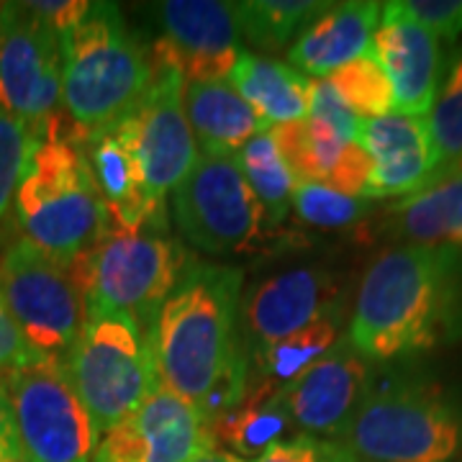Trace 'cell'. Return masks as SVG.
Returning <instances> with one entry per match:
<instances>
[{
  "instance_id": "obj_1",
  "label": "cell",
  "mask_w": 462,
  "mask_h": 462,
  "mask_svg": "<svg viewBox=\"0 0 462 462\" xmlns=\"http://www.w3.org/2000/svg\"><path fill=\"white\" fill-rule=\"evenodd\" d=\"M239 288L236 267L188 260L152 327L162 385L190 401L208 424L247 388L249 360L236 337Z\"/></svg>"
},
{
  "instance_id": "obj_2",
  "label": "cell",
  "mask_w": 462,
  "mask_h": 462,
  "mask_svg": "<svg viewBox=\"0 0 462 462\" xmlns=\"http://www.w3.org/2000/svg\"><path fill=\"white\" fill-rule=\"evenodd\" d=\"M462 339V252L406 245L365 270L346 342L370 363H393Z\"/></svg>"
},
{
  "instance_id": "obj_3",
  "label": "cell",
  "mask_w": 462,
  "mask_h": 462,
  "mask_svg": "<svg viewBox=\"0 0 462 462\" xmlns=\"http://www.w3.org/2000/svg\"><path fill=\"white\" fill-rule=\"evenodd\" d=\"M33 152L16 193L23 239L54 263L69 264L106 236V214L85 154V134L62 116L39 126Z\"/></svg>"
},
{
  "instance_id": "obj_4",
  "label": "cell",
  "mask_w": 462,
  "mask_h": 462,
  "mask_svg": "<svg viewBox=\"0 0 462 462\" xmlns=\"http://www.w3.org/2000/svg\"><path fill=\"white\" fill-rule=\"evenodd\" d=\"M62 106L85 134L108 132L129 114L149 83V54L114 3H93L85 21L60 39Z\"/></svg>"
},
{
  "instance_id": "obj_5",
  "label": "cell",
  "mask_w": 462,
  "mask_h": 462,
  "mask_svg": "<svg viewBox=\"0 0 462 462\" xmlns=\"http://www.w3.org/2000/svg\"><path fill=\"white\" fill-rule=\"evenodd\" d=\"M339 439L360 462H449L462 424L437 383L396 375L373 380Z\"/></svg>"
},
{
  "instance_id": "obj_6",
  "label": "cell",
  "mask_w": 462,
  "mask_h": 462,
  "mask_svg": "<svg viewBox=\"0 0 462 462\" xmlns=\"http://www.w3.org/2000/svg\"><path fill=\"white\" fill-rule=\"evenodd\" d=\"M188 264L178 239L154 231L106 234L67 264L88 316L121 314L152 337L154 319Z\"/></svg>"
},
{
  "instance_id": "obj_7",
  "label": "cell",
  "mask_w": 462,
  "mask_h": 462,
  "mask_svg": "<svg viewBox=\"0 0 462 462\" xmlns=\"http://www.w3.org/2000/svg\"><path fill=\"white\" fill-rule=\"evenodd\" d=\"M65 365L85 409L106 434L162 385L149 331L121 314L88 316Z\"/></svg>"
},
{
  "instance_id": "obj_8",
  "label": "cell",
  "mask_w": 462,
  "mask_h": 462,
  "mask_svg": "<svg viewBox=\"0 0 462 462\" xmlns=\"http://www.w3.org/2000/svg\"><path fill=\"white\" fill-rule=\"evenodd\" d=\"M172 216L182 236L208 254L254 252L267 236L263 203L234 152H200L172 190Z\"/></svg>"
},
{
  "instance_id": "obj_9",
  "label": "cell",
  "mask_w": 462,
  "mask_h": 462,
  "mask_svg": "<svg viewBox=\"0 0 462 462\" xmlns=\"http://www.w3.org/2000/svg\"><path fill=\"white\" fill-rule=\"evenodd\" d=\"M18 452L23 462H93L100 431L78 396L67 365L33 357L8 378Z\"/></svg>"
},
{
  "instance_id": "obj_10",
  "label": "cell",
  "mask_w": 462,
  "mask_h": 462,
  "mask_svg": "<svg viewBox=\"0 0 462 462\" xmlns=\"http://www.w3.org/2000/svg\"><path fill=\"white\" fill-rule=\"evenodd\" d=\"M111 132L132 152L160 203L196 165L200 152L185 114V78L157 47L149 51L147 90Z\"/></svg>"
},
{
  "instance_id": "obj_11",
  "label": "cell",
  "mask_w": 462,
  "mask_h": 462,
  "mask_svg": "<svg viewBox=\"0 0 462 462\" xmlns=\"http://www.w3.org/2000/svg\"><path fill=\"white\" fill-rule=\"evenodd\" d=\"M0 296L33 352L65 363L83 329V296L65 264L16 239L0 260Z\"/></svg>"
},
{
  "instance_id": "obj_12",
  "label": "cell",
  "mask_w": 462,
  "mask_h": 462,
  "mask_svg": "<svg viewBox=\"0 0 462 462\" xmlns=\"http://www.w3.org/2000/svg\"><path fill=\"white\" fill-rule=\"evenodd\" d=\"M62 106V44L26 3L0 5V111L33 126Z\"/></svg>"
},
{
  "instance_id": "obj_13",
  "label": "cell",
  "mask_w": 462,
  "mask_h": 462,
  "mask_svg": "<svg viewBox=\"0 0 462 462\" xmlns=\"http://www.w3.org/2000/svg\"><path fill=\"white\" fill-rule=\"evenodd\" d=\"M157 18L162 36L154 47L190 83H226L242 51L236 3L218 0H167Z\"/></svg>"
},
{
  "instance_id": "obj_14",
  "label": "cell",
  "mask_w": 462,
  "mask_h": 462,
  "mask_svg": "<svg viewBox=\"0 0 462 462\" xmlns=\"http://www.w3.org/2000/svg\"><path fill=\"white\" fill-rule=\"evenodd\" d=\"M206 416L160 385L126 421L98 442L93 462H190L216 449Z\"/></svg>"
},
{
  "instance_id": "obj_15",
  "label": "cell",
  "mask_w": 462,
  "mask_h": 462,
  "mask_svg": "<svg viewBox=\"0 0 462 462\" xmlns=\"http://www.w3.org/2000/svg\"><path fill=\"white\" fill-rule=\"evenodd\" d=\"M373 380V363L346 339H339L319 363L282 385V406L291 421L306 434L339 439Z\"/></svg>"
},
{
  "instance_id": "obj_16",
  "label": "cell",
  "mask_w": 462,
  "mask_h": 462,
  "mask_svg": "<svg viewBox=\"0 0 462 462\" xmlns=\"http://www.w3.org/2000/svg\"><path fill=\"white\" fill-rule=\"evenodd\" d=\"M357 139L373 162L365 200L409 199L447 175L427 118L403 114L367 118Z\"/></svg>"
},
{
  "instance_id": "obj_17",
  "label": "cell",
  "mask_w": 462,
  "mask_h": 462,
  "mask_svg": "<svg viewBox=\"0 0 462 462\" xmlns=\"http://www.w3.org/2000/svg\"><path fill=\"white\" fill-rule=\"evenodd\" d=\"M373 54L393 88V114L427 118L439 93V39L406 14L403 3H385Z\"/></svg>"
},
{
  "instance_id": "obj_18",
  "label": "cell",
  "mask_w": 462,
  "mask_h": 462,
  "mask_svg": "<svg viewBox=\"0 0 462 462\" xmlns=\"http://www.w3.org/2000/svg\"><path fill=\"white\" fill-rule=\"evenodd\" d=\"M321 319H345L339 278L321 267H298L260 282L245 300V321L257 346L273 345Z\"/></svg>"
},
{
  "instance_id": "obj_19",
  "label": "cell",
  "mask_w": 462,
  "mask_h": 462,
  "mask_svg": "<svg viewBox=\"0 0 462 462\" xmlns=\"http://www.w3.org/2000/svg\"><path fill=\"white\" fill-rule=\"evenodd\" d=\"M296 180L319 182L337 193L363 199L373 162L357 139H346L319 118H298L270 129Z\"/></svg>"
},
{
  "instance_id": "obj_20",
  "label": "cell",
  "mask_w": 462,
  "mask_h": 462,
  "mask_svg": "<svg viewBox=\"0 0 462 462\" xmlns=\"http://www.w3.org/2000/svg\"><path fill=\"white\" fill-rule=\"evenodd\" d=\"M85 154L106 214V234L165 226V203L152 196L139 162L111 129L85 136Z\"/></svg>"
},
{
  "instance_id": "obj_21",
  "label": "cell",
  "mask_w": 462,
  "mask_h": 462,
  "mask_svg": "<svg viewBox=\"0 0 462 462\" xmlns=\"http://www.w3.org/2000/svg\"><path fill=\"white\" fill-rule=\"evenodd\" d=\"M380 16L383 3L375 0L329 3L291 47V67L311 75V80L331 78L337 69L373 51Z\"/></svg>"
},
{
  "instance_id": "obj_22",
  "label": "cell",
  "mask_w": 462,
  "mask_h": 462,
  "mask_svg": "<svg viewBox=\"0 0 462 462\" xmlns=\"http://www.w3.org/2000/svg\"><path fill=\"white\" fill-rule=\"evenodd\" d=\"M226 83L254 108L267 129L309 116L311 78L278 60L245 51Z\"/></svg>"
},
{
  "instance_id": "obj_23",
  "label": "cell",
  "mask_w": 462,
  "mask_h": 462,
  "mask_svg": "<svg viewBox=\"0 0 462 462\" xmlns=\"http://www.w3.org/2000/svg\"><path fill=\"white\" fill-rule=\"evenodd\" d=\"M185 114L203 152L239 154L252 136L267 132L263 118L229 83L185 85Z\"/></svg>"
},
{
  "instance_id": "obj_24",
  "label": "cell",
  "mask_w": 462,
  "mask_h": 462,
  "mask_svg": "<svg viewBox=\"0 0 462 462\" xmlns=\"http://www.w3.org/2000/svg\"><path fill=\"white\" fill-rule=\"evenodd\" d=\"M391 229L411 245L462 252V167L388 208Z\"/></svg>"
},
{
  "instance_id": "obj_25",
  "label": "cell",
  "mask_w": 462,
  "mask_h": 462,
  "mask_svg": "<svg viewBox=\"0 0 462 462\" xmlns=\"http://www.w3.org/2000/svg\"><path fill=\"white\" fill-rule=\"evenodd\" d=\"M281 388L270 378H247V388L229 411L216 416L208 424L214 442L234 447L239 455L260 457L264 449L281 442L285 430L293 424L285 411Z\"/></svg>"
},
{
  "instance_id": "obj_26",
  "label": "cell",
  "mask_w": 462,
  "mask_h": 462,
  "mask_svg": "<svg viewBox=\"0 0 462 462\" xmlns=\"http://www.w3.org/2000/svg\"><path fill=\"white\" fill-rule=\"evenodd\" d=\"M339 331H342V319H321L293 331L285 339L257 346L254 363H257L260 375L275 380L278 385L296 380L303 370L319 363L331 346L339 342Z\"/></svg>"
},
{
  "instance_id": "obj_27",
  "label": "cell",
  "mask_w": 462,
  "mask_h": 462,
  "mask_svg": "<svg viewBox=\"0 0 462 462\" xmlns=\"http://www.w3.org/2000/svg\"><path fill=\"white\" fill-rule=\"evenodd\" d=\"M249 185L264 208L267 226H278L291 211V199L296 188V175L291 172L288 162L282 160L281 149L275 144L273 134L263 132L252 136L239 152Z\"/></svg>"
},
{
  "instance_id": "obj_28",
  "label": "cell",
  "mask_w": 462,
  "mask_h": 462,
  "mask_svg": "<svg viewBox=\"0 0 462 462\" xmlns=\"http://www.w3.org/2000/svg\"><path fill=\"white\" fill-rule=\"evenodd\" d=\"M329 3L314 0H249L236 3V18L242 36L260 51H275L309 21L316 18Z\"/></svg>"
},
{
  "instance_id": "obj_29",
  "label": "cell",
  "mask_w": 462,
  "mask_h": 462,
  "mask_svg": "<svg viewBox=\"0 0 462 462\" xmlns=\"http://www.w3.org/2000/svg\"><path fill=\"white\" fill-rule=\"evenodd\" d=\"M327 80L357 118L367 121L393 114V88L373 51L337 69Z\"/></svg>"
},
{
  "instance_id": "obj_30",
  "label": "cell",
  "mask_w": 462,
  "mask_h": 462,
  "mask_svg": "<svg viewBox=\"0 0 462 462\" xmlns=\"http://www.w3.org/2000/svg\"><path fill=\"white\" fill-rule=\"evenodd\" d=\"M427 121L442 170L452 172L462 167V50L455 54L452 65L447 67L445 80L439 85Z\"/></svg>"
},
{
  "instance_id": "obj_31",
  "label": "cell",
  "mask_w": 462,
  "mask_h": 462,
  "mask_svg": "<svg viewBox=\"0 0 462 462\" xmlns=\"http://www.w3.org/2000/svg\"><path fill=\"white\" fill-rule=\"evenodd\" d=\"M42 142L39 126L18 116L0 111V221L16 199L18 185L23 180L32 157Z\"/></svg>"
},
{
  "instance_id": "obj_32",
  "label": "cell",
  "mask_w": 462,
  "mask_h": 462,
  "mask_svg": "<svg viewBox=\"0 0 462 462\" xmlns=\"http://www.w3.org/2000/svg\"><path fill=\"white\" fill-rule=\"evenodd\" d=\"M291 206L296 216L316 229H345L357 224L367 214V200L352 199L345 193H337L319 182L296 180Z\"/></svg>"
},
{
  "instance_id": "obj_33",
  "label": "cell",
  "mask_w": 462,
  "mask_h": 462,
  "mask_svg": "<svg viewBox=\"0 0 462 462\" xmlns=\"http://www.w3.org/2000/svg\"><path fill=\"white\" fill-rule=\"evenodd\" d=\"M249 462H360V457L342 439L300 431L285 442L270 445L260 457Z\"/></svg>"
},
{
  "instance_id": "obj_34",
  "label": "cell",
  "mask_w": 462,
  "mask_h": 462,
  "mask_svg": "<svg viewBox=\"0 0 462 462\" xmlns=\"http://www.w3.org/2000/svg\"><path fill=\"white\" fill-rule=\"evenodd\" d=\"M309 116L324 121L327 126H331L334 132H339L346 139H357L360 124H363V118H357L342 103V98L337 96V90L331 88L327 78L324 80H311V106H309Z\"/></svg>"
},
{
  "instance_id": "obj_35",
  "label": "cell",
  "mask_w": 462,
  "mask_h": 462,
  "mask_svg": "<svg viewBox=\"0 0 462 462\" xmlns=\"http://www.w3.org/2000/svg\"><path fill=\"white\" fill-rule=\"evenodd\" d=\"M403 8L437 39L462 36V0H403Z\"/></svg>"
},
{
  "instance_id": "obj_36",
  "label": "cell",
  "mask_w": 462,
  "mask_h": 462,
  "mask_svg": "<svg viewBox=\"0 0 462 462\" xmlns=\"http://www.w3.org/2000/svg\"><path fill=\"white\" fill-rule=\"evenodd\" d=\"M26 5L47 29H51L62 39L65 33H69L83 23L85 16L90 14L93 3H88V0H33V3H26Z\"/></svg>"
},
{
  "instance_id": "obj_37",
  "label": "cell",
  "mask_w": 462,
  "mask_h": 462,
  "mask_svg": "<svg viewBox=\"0 0 462 462\" xmlns=\"http://www.w3.org/2000/svg\"><path fill=\"white\" fill-rule=\"evenodd\" d=\"M33 357H39V352H33L32 345L26 342L0 296V378H8L14 370L32 363Z\"/></svg>"
},
{
  "instance_id": "obj_38",
  "label": "cell",
  "mask_w": 462,
  "mask_h": 462,
  "mask_svg": "<svg viewBox=\"0 0 462 462\" xmlns=\"http://www.w3.org/2000/svg\"><path fill=\"white\" fill-rule=\"evenodd\" d=\"M21 460L16 439V424H14V409L5 378H0V462Z\"/></svg>"
},
{
  "instance_id": "obj_39",
  "label": "cell",
  "mask_w": 462,
  "mask_h": 462,
  "mask_svg": "<svg viewBox=\"0 0 462 462\" xmlns=\"http://www.w3.org/2000/svg\"><path fill=\"white\" fill-rule=\"evenodd\" d=\"M190 462H247L242 460V457H236V455H231V452H221V449H211V452H206V455H200L196 460Z\"/></svg>"
},
{
  "instance_id": "obj_40",
  "label": "cell",
  "mask_w": 462,
  "mask_h": 462,
  "mask_svg": "<svg viewBox=\"0 0 462 462\" xmlns=\"http://www.w3.org/2000/svg\"><path fill=\"white\" fill-rule=\"evenodd\" d=\"M16 462H23V460H16Z\"/></svg>"
}]
</instances>
